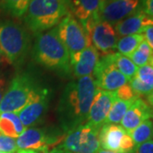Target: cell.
<instances>
[{"label": "cell", "instance_id": "cell-6", "mask_svg": "<svg viewBox=\"0 0 153 153\" xmlns=\"http://www.w3.org/2000/svg\"><path fill=\"white\" fill-rule=\"evenodd\" d=\"M58 36L66 46L70 57L91 45V39L86 31L71 13H68L57 27Z\"/></svg>", "mask_w": 153, "mask_h": 153}, {"label": "cell", "instance_id": "cell-11", "mask_svg": "<svg viewBox=\"0 0 153 153\" xmlns=\"http://www.w3.org/2000/svg\"><path fill=\"white\" fill-rule=\"evenodd\" d=\"M140 0H104L99 10L100 21L115 25L139 8Z\"/></svg>", "mask_w": 153, "mask_h": 153}, {"label": "cell", "instance_id": "cell-3", "mask_svg": "<svg viewBox=\"0 0 153 153\" xmlns=\"http://www.w3.org/2000/svg\"><path fill=\"white\" fill-rule=\"evenodd\" d=\"M68 13L66 0H31L24 22L27 29L38 35L55 27Z\"/></svg>", "mask_w": 153, "mask_h": 153}, {"label": "cell", "instance_id": "cell-14", "mask_svg": "<svg viewBox=\"0 0 153 153\" xmlns=\"http://www.w3.org/2000/svg\"><path fill=\"white\" fill-rule=\"evenodd\" d=\"M149 26H153V19L148 16L140 8H138L130 16L115 24L114 30L119 37H124L142 34Z\"/></svg>", "mask_w": 153, "mask_h": 153}, {"label": "cell", "instance_id": "cell-8", "mask_svg": "<svg viewBox=\"0 0 153 153\" xmlns=\"http://www.w3.org/2000/svg\"><path fill=\"white\" fill-rule=\"evenodd\" d=\"M65 136L66 134H60L46 128H30L16 139L17 147L19 151L32 150L38 152L48 153L50 148L60 145Z\"/></svg>", "mask_w": 153, "mask_h": 153}, {"label": "cell", "instance_id": "cell-31", "mask_svg": "<svg viewBox=\"0 0 153 153\" xmlns=\"http://www.w3.org/2000/svg\"><path fill=\"white\" fill-rule=\"evenodd\" d=\"M140 8L148 16L153 19V0H141V4Z\"/></svg>", "mask_w": 153, "mask_h": 153}, {"label": "cell", "instance_id": "cell-40", "mask_svg": "<svg viewBox=\"0 0 153 153\" xmlns=\"http://www.w3.org/2000/svg\"><path fill=\"white\" fill-rule=\"evenodd\" d=\"M152 119H153V113H152Z\"/></svg>", "mask_w": 153, "mask_h": 153}, {"label": "cell", "instance_id": "cell-34", "mask_svg": "<svg viewBox=\"0 0 153 153\" xmlns=\"http://www.w3.org/2000/svg\"><path fill=\"white\" fill-rule=\"evenodd\" d=\"M48 153H71L69 151L66 150L65 148L61 147L60 146H58L57 147H54L52 150H50Z\"/></svg>", "mask_w": 153, "mask_h": 153}, {"label": "cell", "instance_id": "cell-7", "mask_svg": "<svg viewBox=\"0 0 153 153\" xmlns=\"http://www.w3.org/2000/svg\"><path fill=\"white\" fill-rule=\"evenodd\" d=\"M99 131L84 123L67 132L60 146L71 153H96L100 149Z\"/></svg>", "mask_w": 153, "mask_h": 153}, {"label": "cell", "instance_id": "cell-23", "mask_svg": "<svg viewBox=\"0 0 153 153\" xmlns=\"http://www.w3.org/2000/svg\"><path fill=\"white\" fill-rule=\"evenodd\" d=\"M134 100L123 101L116 99L107 115L105 124H118L120 123L126 111L129 108Z\"/></svg>", "mask_w": 153, "mask_h": 153}, {"label": "cell", "instance_id": "cell-20", "mask_svg": "<svg viewBox=\"0 0 153 153\" xmlns=\"http://www.w3.org/2000/svg\"><path fill=\"white\" fill-rule=\"evenodd\" d=\"M145 40L143 34H134L121 37L117 43L116 49L118 53L123 55L129 56L139 47V45Z\"/></svg>", "mask_w": 153, "mask_h": 153}, {"label": "cell", "instance_id": "cell-36", "mask_svg": "<svg viewBox=\"0 0 153 153\" xmlns=\"http://www.w3.org/2000/svg\"><path fill=\"white\" fill-rule=\"evenodd\" d=\"M4 62H7L8 63V61L5 59V57L4 56V55L2 54V52H1V50H0V65H2L3 63H4Z\"/></svg>", "mask_w": 153, "mask_h": 153}, {"label": "cell", "instance_id": "cell-33", "mask_svg": "<svg viewBox=\"0 0 153 153\" xmlns=\"http://www.w3.org/2000/svg\"><path fill=\"white\" fill-rule=\"evenodd\" d=\"M6 83L7 82H6L5 76L0 72V102L6 91Z\"/></svg>", "mask_w": 153, "mask_h": 153}, {"label": "cell", "instance_id": "cell-37", "mask_svg": "<svg viewBox=\"0 0 153 153\" xmlns=\"http://www.w3.org/2000/svg\"><path fill=\"white\" fill-rule=\"evenodd\" d=\"M96 153H119V152H111V151H107V150H104V149H100L98 152Z\"/></svg>", "mask_w": 153, "mask_h": 153}, {"label": "cell", "instance_id": "cell-9", "mask_svg": "<svg viewBox=\"0 0 153 153\" xmlns=\"http://www.w3.org/2000/svg\"><path fill=\"white\" fill-rule=\"evenodd\" d=\"M111 54L104 55L99 59L93 71V77L97 88L113 92L126 84L128 80L115 66Z\"/></svg>", "mask_w": 153, "mask_h": 153}, {"label": "cell", "instance_id": "cell-16", "mask_svg": "<svg viewBox=\"0 0 153 153\" xmlns=\"http://www.w3.org/2000/svg\"><path fill=\"white\" fill-rule=\"evenodd\" d=\"M153 113V108L142 98H137L133 101L121 121V125L127 133L134 130L144 121L150 119Z\"/></svg>", "mask_w": 153, "mask_h": 153}, {"label": "cell", "instance_id": "cell-35", "mask_svg": "<svg viewBox=\"0 0 153 153\" xmlns=\"http://www.w3.org/2000/svg\"><path fill=\"white\" fill-rule=\"evenodd\" d=\"M147 101L148 104L153 108V90L147 95Z\"/></svg>", "mask_w": 153, "mask_h": 153}, {"label": "cell", "instance_id": "cell-24", "mask_svg": "<svg viewBox=\"0 0 153 153\" xmlns=\"http://www.w3.org/2000/svg\"><path fill=\"white\" fill-rule=\"evenodd\" d=\"M128 134L131 136L135 146L151 140L153 138V122L150 119L144 121Z\"/></svg>", "mask_w": 153, "mask_h": 153}, {"label": "cell", "instance_id": "cell-29", "mask_svg": "<svg viewBox=\"0 0 153 153\" xmlns=\"http://www.w3.org/2000/svg\"><path fill=\"white\" fill-rule=\"evenodd\" d=\"M135 144L131 136L126 133L121 140L119 153H132L135 148Z\"/></svg>", "mask_w": 153, "mask_h": 153}, {"label": "cell", "instance_id": "cell-30", "mask_svg": "<svg viewBox=\"0 0 153 153\" xmlns=\"http://www.w3.org/2000/svg\"><path fill=\"white\" fill-rule=\"evenodd\" d=\"M132 153H153V140H148L135 146Z\"/></svg>", "mask_w": 153, "mask_h": 153}, {"label": "cell", "instance_id": "cell-26", "mask_svg": "<svg viewBox=\"0 0 153 153\" xmlns=\"http://www.w3.org/2000/svg\"><path fill=\"white\" fill-rule=\"evenodd\" d=\"M135 76L152 91L153 90V66L145 65L137 70Z\"/></svg>", "mask_w": 153, "mask_h": 153}, {"label": "cell", "instance_id": "cell-22", "mask_svg": "<svg viewBox=\"0 0 153 153\" xmlns=\"http://www.w3.org/2000/svg\"><path fill=\"white\" fill-rule=\"evenodd\" d=\"M31 0H0V8L12 17L24 16Z\"/></svg>", "mask_w": 153, "mask_h": 153}, {"label": "cell", "instance_id": "cell-19", "mask_svg": "<svg viewBox=\"0 0 153 153\" xmlns=\"http://www.w3.org/2000/svg\"><path fill=\"white\" fill-rule=\"evenodd\" d=\"M26 129L17 112H0L1 134L17 139Z\"/></svg>", "mask_w": 153, "mask_h": 153}, {"label": "cell", "instance_id": "cell-10", "mask_svg": "<svg viewBox=\"0 0 153 153\" xmlns=\"http://www.w3.org/2000/svg\"><path fill=\"white\" fill-rule=\"evenodd\" d=\"M49 104V90L40 87L26 106L17 112L26 128L37 124L46 113Z\"/></svg>", "mask_w": 153, "mask_h": 153}, {"label": "cell", "instance_id": "cell-12", "mask_svg": "<svg viewBox=\"0 0 153 153\" xmlns=\"http://www.w3.org/2000/svg\"><path fill=\"white\" fill-rule=\"evenodd\" d=\"M116 99L114 91H105L97 88L88 112L86 122L88 125L100 130L105 124L110 109Z\"/></svg>", "mask_w": 153, "mask_h": 153}, {"label": "cell", "instance_id": "cell-38", "mask_svg": "<svg viewBox=\"0 0 153 153\" xmlns=\"http://www.w3.org/2000/svg\"><path fill=\"white\" fill-rule=\"evenodd\" d=\"M18 153H39L38 152H35V151H32V150H22V151H19Z\"/></svg>", "mask_w": 153, "mask_h": 153}, {"label": "cell", "instance_id": "cell-5", "mask_svg": "<svg viewBox=\"0 0 153 153\" xmlns=\"http://www.w3.org/2000/svg\"><path fill=\"white\" fill-rule=\"evenodd\" d=\"M40 86L28 73L13 77L0 102V112H18L26 106Z\"/></svg>", "mask_w": 153, "mask_h": 153}, {"label": "cell", "instance_id": "cell-13", "mask_svg": "<svg viewBox=\"0 0 153 153\" xmlns=\"http://www.w3.org/2000/svg\"><path fill=\"white\" fill-rule=\"evenodd\" d=\"M91 43L103 55L113 53L117 43V36L112 25L106 22L99 21L89 33Z\"/></svg>", "mask_w": 153, "mask_h": 153}, {"label": "cell", "instance_id": "cell-27", "mask_svg": "<svg viewBox=\"0 0 153 153\" xmlns=\"http://www.w3.org/2000/svg\"><path fill=\"white\" fill-rule=\"evenodd\" d=\"M19 152L16 140L0 134V152L15 153Z\"/></svg>", "mask_w": 153, "mask_h": 153}, {"label": "cell", "instance_id": "cell-2", "mask_svg": "<svg viewBox=\"0 0 153 153\" xmlns=\"http://www.w3.org/2000/svg\"><path fill=\"white\" fill-rule=\"evenodd\" d=\"M35 62L49 70L69 74L71 71L69 52L58 36L57 27L38 34L33 47Z\"/></svg>", "mask_w": 153, "mask_h": 153}, {"label": "cell", "instance_id": "cell-4", "mask_svg": "<svg viewBox=\"0 0 153 153\" xmlns=\"http://www.w3.org/2000/svg\"><path fill=\"white\" fill-rule=\"evenodd\" d=\"M31 44L27 29L10 20L0 21V50L9 64L17 66L26 59Z\"/></svg>", "mask_w": 153, "mask_h": 153}, {"label": "cell", "instance_id": "cell-17", "mask_svg": "<svg viewBox=\"0 0 153 153\" xmlns=\"http://www.w3.org/2000/svg\"><path fill=\"white\" fill-rule=\"evenodd\" d=\"M104 0H66L69 12L82 25L94 17H99L98 13ZM100 19V18H99Z\"/></svg>", "mask_w": 153, "mask_h": 153}, {"label": "cell", "instance_id": "cell-1", "mask_svg": "<svg viewBox=\"0 0 153 153\" xmlns=\"http://www.w3.org/2000/svg\"><path fill=\"white\" fill-rule=\"evenodd\" d=\"M96 89L93 76L77 78L65 87L59 100L57 116L66 134L86 123Z\"/></svg>", "mask_w": 153, "mask_h": 153}, {"label": "cell", "instance_id": "cell-32", "mask_svg": "<svg viewBox=\"0 0 153 153\" xmlns=\"http://www.w3.org/2000/svg\"><path fill=\"white\" fill-rule=\"evenodd\" d=\"M144 37L146 43L153 50V26H149L144 31Z\"/></svg>", "mask_w": 153, "mask_h": 153}, {"label": "cell", "instance_id": "cell-18", "mask_svg": "<svg viewBox=\"0 0 153 153\" xmlns=\"http://www.w3.org/2000/svg\"><path fill=\"white\" fill-rule=\"evenodd\" d=\"M127 132L117 124H104L99 131L100 148L119 152L121 140Z\"/></svg>", "mask_w": 153, "mask_h": 153}, {"label": "cell", "instance_id": "cell-25", "mask_svg": "<svg viewBox=\"0 0 153 153\" xmlns=\"http://www.w3.org/2000/svg\"><path fill=\"white\" fill-rule=\"evenodd\" d=\"M153 50L151 49L149 44L146 43V40H144L141 44L139 45L131 55L128 56L133 63L138 66H143L147 65L150 61V58L152 55Z\"/></svg>", "mask_w": 153, "mask_h": 153}, {"label": "cell", "instance_id": "cell-15", "mask_svg": "<svg viewBox=\"0 0 153 153\" xmlns=\"http://www.w3.org/2000/svg\"><path fill=\"white\" fill-rule=\"evenodd\" d=\"M70 58L71 71H73L75 77L80 78L91 76V74H93L95 66L100 59V54L98 50L91 44Z\"/></svg>", "mask_w": 153, "mask_h": 153}, {"label": "cell", "instance_id": "cell-28", "mask_svg": "<svg viewBox=\"0 0 153 153\" xmlns=\"http://www.w3.org/2000/svg\"><path fill=\"white\" fill-rule=\"evenodd\" d=\"M114 93L116 98L117 100H123V101L134 100L137 98H140L134 94L132 88L130 87V85L128 83H126L119 88L118 89H117L116 91H114Z\"/></svg>", "mask_w": 153, "mask_h": 153}, {"label": "cell", "instance_id": "cell-39", "mask_svg": "<svg viewBox=\"0 0 153 153\" xmlns=\"http://www.w3.org/2000/svg\"><path fill=\"white\" fill-rule=\"evenodd\" d=\"M149 63H150V65L152 66H153V53L152 56H151V58H150V61H149Z\"/></svg>", "mask_w": 153, "mask_h": 153}, {"label": "cell", "instance_id": "cell-21", "mask_svg": "<svg viewBox=\"0 0 153 153\" xmlns=\"http://www.w3.org/2000/svg\"><path fill=\"white\" fill-rule=\"evenodd\" d=\"M111 58L115 66L122 74H123L128 78L129 82L135 76L138 67L133 63V61L128 57L121 55L119 53L113 52L111 54Z\"/></svg>", "mask_w": 153, "mask_h": 153}]
</instances>
